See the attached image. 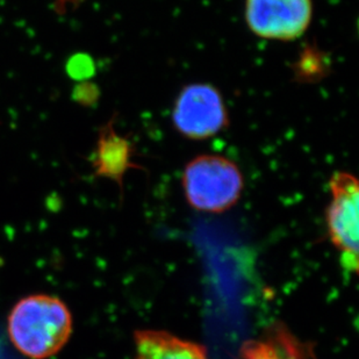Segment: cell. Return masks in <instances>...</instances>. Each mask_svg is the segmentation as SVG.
<instances>
[{"label": "cell", "mask_w": 359, "mask_h": 359, "mask_svg": "<svg viewBox=\"0 0 359 359\" xmlns=\"http://www.w3.org/2000/svg\"><path fill=\"white\" fill-rule=\"evenodd\" d=\"M68 306L54 295H28L14 305L7 318V332L15 349L31 359L60 353L72 334Z\"/></svg>", "instance_id": "1"}, {"label": "cell", "mask_w": 359, "mask_h": 359, "mask_svg": "<svg viewBox=\"0 0 359 359\" xmlns=\"http://www.w3.org/2000/svg\"><path fill=\"white\" fill-rule=\"evenodd\" d=\"M183 187L191 206L207 213H222L234 206L243 189V177L234 162L203 155L184 170Z\"/></svg>", "instance_id": "2"}, {"label": "cell", "mask_w": 359, "mask_h": 359, "mask_svg": "<svg viewBox=\"0 0 359 359\" xmlns=\"http://www.w3.org/2000/svg\"><path fill=\"white\" fill-rule=\"evenodd\" d=\"M332 201L327 210V226L334 247L339 252L341 265L349 273L358 272L359 185L356 177L348 172L332 175Z\"/></svg>", "instance_id": "3"}, {"label": "cell", "mask_w": 359, "mask_h": 359, "mask_svg": "<svg viewBox=\"0 0 359 359\" xmlns=\"http://www.w3.org/2000/svg\"><path fill=\"white\" fill-rule=\"evenodd\" d=\"M172 120L182 135L205 140L227 126V109L220 93L212 85L191 84L176 99Z\"/></svg>", "instance_id": "4"}, {"label": "cell", "mask_w": 359, "mask_h": 359, "mask_svg": "<svg viewBox=\"0 0 359 359\" xmlns=\"http://www.w3.org/2000/svg\"><path fill=\"white\" fill-rule=\"evenodd\" d=\"M312 10L311 0H247L245 19L261 38L295 40L309 28Z\"/></svg>", "instance_id": "5"}, {"label": "cell", "mask_w": 359, "mask_h": 359, "mask_svg": "<svg viewBox=\"0 0 359 359\" xmlns=\"http://www.w3.org/2000/svg\"><path fill=\"white\" fill-rule=\"evenodd\" d=\"M134 359H210L205 346L163 330L135 332Z\"/></svg>", "instance_id": "6"}, {"label": "cell", "mask_w": 359, "mask_h": 359, "mask_svg": "<svg viewBox=\"0 0 359 359\" xmlns=\"http://www.w3.org/2000/svg\"><path fill=\"white\" fill-rule=\"evenodd\" d=\"M130 150L128 141L116 134L112 122L102 127L92 160L95 176L109 178L121 185L122 177L133 166Z\"/></svg>", "instance_id": "7"}]
</instances>
